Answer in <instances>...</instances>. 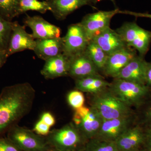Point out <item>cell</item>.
<instances>
[{"label": "cell", "mask_w": 151, "mask_h": 151, "mask_svg": "<svg viewBox=\"0 0 151 151\" xmlns=\"http://www.w3.org/2000/svg\"><path fill=\"white\" fill-rule=\"evenodd\" d=\"M28 82L6 86L0 93V137L29 113L35 97Z\"/></svg>", "instance_id": "cell-1"}, {"label": "cell", "mask_w": 151, "mask_h": 151, "mask_svg": "<svg viewBox=\"0 0 151 151\" xmlns=\"http://www.w3.org/2000/svg\"><path fill=\"white\" fill-rule=\"evenodd\" d=\"M45 137L52 149L59 151H80L88 141L72 122Z\"/></svg>", "instance_id": "cell-2"}, {"label": "cell", "mask_w": 151, "mask_h": 151, "mask_svg": "<svg viewBox=\"0 0 151 151\" xmlns=\"http://www.w3.org/2000/svg\"><path fill=\"white\" fill-rule=\"evenodd\" d=\"M108 89L130 108H140L145 105L151 94L145 84L119 78H114Z\"/></svg>", "instance_id": "cell-3"}, {"label": "cell", "mask_w": 151, "mask_h": 151, "mask_svg": "<svg viewBox=\"0 0 151 151\" xmlns=\"http://www.w3.org/2000/svg\"><path fill=\"white\" fill-rule=\"evenodd\" d=\"M92 95L91 106L97 111L103 120L133 115L131 108L119 100L108 88Z\"/></svg>", "instance_id": "cell-4"}, {"label": "cell", "mask_w": 151, "mask_h": 151, "mask_svg": "<svg viewBox=\"0 0 151 151\" xmlns=\"http://www.w3.org/2000/svg\"><path fill=\"white\" fill-rule=\"evenodd\" d=\"M116 31L127 46L134 49L139 55L145 57L151 43V32L140 27L135 22L125 23Z\"/></svg>", "instance_id": "cell-5"}, {"label": "cell", "mask_w": 151, "mask_h": 151, "mask_svg": "<svg viewBox=\"0 0 151 151\" xmlns=\"http://www.w3.org/2000/svg\"><path fill=\"white\" fill-rule=\"evenodd\" d=\"M7 137L22 151H49L51 148L45 137L16 125L9 130Z\"/></svg>", "instance_id": "cell-6"}, {"label": "cell", "mask_w": 151, "mask_h": 151, "mask_svg": "<svg viewBox=\"0 0 151 151\" xmlns=\"http://www.w3.org/2000/svg\"><path fill=\"white\" fill-rule=\"evenodd\" d=\"M120 12L118 8L111 11H100L87 14L83 17L80 23L89 41L101 32L110 27L112 18L120 14Z\"/></svg>", "instance_id": "cell-7"}, {"label": "cell", "mask_w": 151, "mask_h": 151, "mask_svg": "<svg viewBox=\"0 0 151 151\" xmlns=\"http://www.w3.org/2000/svg\"><path fill=\"white\" fill-rule=\"evenodd\" d=\"M63 38V53L68 58L84 52L89 42L80 23L69 25Z\"/></svg>", "instance_id": "cell-8"}, {"label": "cell", "mask_w": 151, "mask_h": 151, "mask_svg": "<svg viewBox=\"0 0 151 151\" xmlns=\"http://www.w3.org/2000/svg\"><path fill=\"white\" fill-rule=\"evenodd\" d=\"M35 44L36 40L32 34L27 32L24 26L18 22H12V32L7 49L9 57L25 50L33 51Z\"/></svg>", "instance_id": "cell-9"}, {"label": "cell", "mask_w": 151, "mask_h": 151, "mask_svg": "<svg viewBox=\"0 0 151 151\" xmlns=\"http://www.w3.org/2000/svg\"><path fill=\"white\" fill-rule=\"evenodd\" d=\"M133 115L116 119L103 120L95 138L108 142H116L132 126Z\"/></svg>", "instance_id": "cell-10"}, {"label": "cell", "mask_w": 151, "mask_h": 151, "mask_svg": "<svg viewBox=\"0 0 151 151\" xmlns=\"http://www.w3.org/2000/svg\"><path fill=\"white\" fill-rule=\"evenodd\" d=\"M24 23L32 31V35L36 39H45L60 37L61 29L52 24L40 16H26Z\"/></svg>", "instance_id": "cell-11"}, {"label": "cell", "mask_w": 151, "mask_h": 151, "mask_svg": "<svg viewBox=\"0 0 151 151\" xmlns=\"http://www.w3.org/2000/svg\"><path fill=\"white\" fill-rule=\"evenodd\" d=\"M138 55L134 49L127 47L108 55L103 72L105 76L115 78L118 73Z\"/></svg>", "instance_id": "cell-12"}, {"label": "cell", "mask_w": 151, "mask_h": 151, "mask_svg": "<svg viewBox=\"0 0 151 151\" xmlns=\"http://www.w3.org/2000/svg\"><path fill=\"white\" fill-rule=\"evenodd\" d=\"M119 151L145 147V131L139 124L131 127L115 142Z\"/></svg>", "instance_id": "cell-13"}, {"label": "cell", "mask_w": 151, "mask_h": 151, "mask_svg": "<svg viewBox=\"0 0 151 151\" xmlns=\"http://www.w3.org/2000/svg\"><path fill=\"white\" fill-rule=\"evenodd\" d=\"M147 61L138 55L133 58L114 78H119L139 84H145Z\"/></svg>", "instance_id": "cell-14"}, {"label": "cell", "mask_w": 151, "mask_h": 151, "mask_svg": "<svg viewBox=\"0 0 151 151\" xmlns=\"http://www.w3.org/2000/svg\"><path fill=\"white\" fill-rule=\"evenodd\" d=\"M68 76L76 79L100 74L99 70L85 52L69 58Z\"/></svg>", "instance_id": "cell-15"}, {"label": "cell", "mask_w": 151, "mask_h": 151, "mask_svg": "<svg viewBox=\"0 0 151 151\" xmlns=\"http://www.w3.org/2000/svg\"><path fill=\"white\" fill-rule=\"evenodd\" d=\"M69 58L62 53L45 60L40 73L46 79L68 76Z\"/></svg>", "instance_id": "cell-16"}, {"label": "cell", "mask_w": 151, "mask_h": 151, "mask_svg": "<svg viewBox=\"0 0 151 151\" xmlns=\"http://www.w3.org/2000/svg\"><path fill=\"white\" fill-rule=\"evenodd\" d=\"M56 19L63 20L74 11L85 6L93 7L90 0H45ZM94 8V7H93Z\"/></svg>", "instance_id": "cell-17"}, {"label": "cell", "mask_w": 151, "mask_h": 151, "mask_svg": "<svg viewBox=\"0 0 151 151\" xmlns=\"http://www.w3.org/2000/svg\"><path fill=\"white\" fill-rule=\"evenodd\" d=\"M92 40L97 43L108 55L128 47L121 36L110 27L101 32Z\"/></svg>", "instance_id": "cell-18"}, {"label": "cell", "mask_w": 151, "mask_h": 151, "mask_svg": "<svg viewBox=\"0 0 151 151\" xmlns=\"http://www.w3.org/2000/svg\"><path fill=\"white\" fill-rule=\"evenodd\" d=\"M63 37L36 40L34 49L36 55L42 60H47L62 54L63 52Z\"/></svg>", "instance_id": "cell-19"}, {"label": "cell", "mask_w": 151, "mask_h": 151, "mask_svg": "<svg viewBox=\"0 0 151 151\" xmlns=\"http://www.w3.org/2000/svg\"><path fill=\"white\" fill-rule=\"evenodd\" d=\"M75 88L81 92L98 94L108 89L110 83L105 80L100 74L89 76L76 79Z\"/></svg>", "instance_id": "cell-20"}, {"label": "cell", "mask_w": 151, "mask_h": 151, "mask_svg": "<svg viewBox=\"0 0 151 151\" xmlns=\"http://www.w3.org/2000/svg\"><path fill=\"white\" fill-rule=\"evenodd\" d=\"M103 119L92 106L80 125L77 127L86 139L95 138L101 127Z\"/></svg>", "instance_id": "cell-21"}, {"label": "cell", "mask_w": 151, "mask_h": 151, "mask_svg": "<svg viewBox=\"0 0 151 151\" xmlns=\"http://www.w3.org/2000/svg\"><path fill=\"white\" fill-rule=\"evenodd\" d=\"M84 52L94 63L99 72H103L108 59L107 53L92 40L88 42Z\"/></svg>", "instance_id": "cell-22"}, {"label": "cell", "mask_w": 151, "mask_h": 151, "mask_svg": "<svg viewBox=\"0 0 151 151\" xmlns=\"http://www.w3.org/2000/svg\"><path fill=\"white\" fill-rule=\"evenodd\" d=\"M0 15L9 21L20 15L19 0H0Z\"/></svg>", "instance_id": "cell-23"}, {"label": "cell", "mask_w": 151, "mask_h": 151, "mask_svg": "<svg viewBox=\"0 0 151 151\" xmlns=\"http://www.w3.org/2000/svg\"><path fill=\"white\" fill-rule=\"evenodd\" d=\"M80 151H119L115 142L94 138L87 141Z\"/></svg>", "instance_id": "cell-24"}, {"label": "cell", "mask_w": 151, "mask_h": 151, "mask_svg": "<svg viewBox=\"0 0 151 151\" xmlns=\"http://www.w3.org/2000/svg\"><path fill=\"white\" fill-rule=\"evenodd\" d=\"M29 11H35L43 14L47 11H50V8L45 0H19L20 15Z\"/></svg>", "instance_id": "cell-25"}, {"label": "cell", "mask_w": 151, "mask_h": 151, "mask_svg": "<svg viewBox=\"0 0 151 151\" xmlns=\"http://www.w3.org/2000/svg\"><path fill=\"white\" fill-rule=\"evenodd\" d=\"M12 22L7 20L0 15V49L6 52Z\"/></svg>", "instance_id": "cell-26"}, {"label": "cell", "mask_w": 151, "mask_h": 151, "mask_svg": "<svg viewBox=\"0 0 151 151\" xmlns=\"http://www.w3.org/2000/svg\"><path fill=\"white\" fill-rule=\"evenodd\" d=\"M67 100L70 107L75 110L84 106L85 98L83 92L76 89L68 92Z\"/></svg>", "instance_id": "cell-27"}, {"label": "cell", "mask_w": 151, "mask_h": 151, "mask_svg": "<svg viewBox=\"0 0 151 151\" xmlns=\"http://www.w3.org/2000/svg\"><path fill=\"white\" fill-rule=\"evenodd\" d=\"M0 151H22L7 137H0Z\"/></svg>", "instance_id": "cell-28"}, {"label": "cell", "mask_w": 151, "mask_h": 151, "mask_svg": "<svg viewBox=\"0 0 151 151\" xmlns=\"http://www.w3.org/2000/svg\"><path fill=\"white\" fill-rule=\"evenodd\" d=\"M50 127L40 119L35 125L33 131L37 134L46 137L50 132Z\"/></svg>", "instance_id": "cell-29"}, {"label": "cell", "mask_w": 151, "mask_h": 151, "mask_svg": "<svg viewBox=\"0 0 151 151\" xmlns=\"http://www.w3.org/2000/svg\"><path fill=\"white\" fill-rule=\"evenodd\" d=\"M40 119L50 127L54 126L55 124V118L50 112H46L42 113Z\"/></svg>", "instance_id": "cell-30"}, {"label": "cell", "mask_w": 151, "mask_h": 151, "mask_svg": "<svg viewBox=\"0 0 151 151\" xmlns=\"http://www.w3.org/2000/svg\"><path fill=\"white\" fill-rule=\"evenodd\" d=\"M143 124L146 128L151 127V101L149 103L148 106L144 111L143 119Z\"/></svg>", "instance_id": "cell-31"}, {"label": "cell", "mask_w": 151, "mask_h": 151, "mask_svg": "<svg viewBox=\"0 0 151 151\" xmlns=\"http://www.w3.org/2000/svg\"><path fill=\"white\" fill-rule=\"evenodd\" d=\"M120 14L130 15L134 16L137 17H144L151 19V14L147 13H138L129 11L120 10Z\"/></svg>", "instance_id": "cell-32"}, {"label": "cell", "mask_w": 151, "mask_h": 151, "mask_svg": "<svg viewBox=\"0 0 151 151\" xmlns=\"http://www.w3.org/2000/svg\"><path fill=\"white\" fill-rule=\"evenodd\" d=\"M146 85L151 92V61L147 62L145 75Z\"/></svg>", "instance_id": "cell-33"}, {"label": "cell", "mask_w": 151, "mask_h": 151, "mask_svg": "<svg viewBox=\"0 0 151 151\" xmlns=\"http://www.w3.org/2000/svg\"><path fill=\"white\" fill-rule=\"evenodd\" d=\"M145 148L151 147V127L145 129Z\"/></svg>", "instance_id": "cell-34"}, {"label": "cell", "mask_w": 151, "mask_h": 151, "mask_svg": "<svg viewBox=\"0 0 151 151\" xmlns=\"http://www.w3.org/2000/svg\"><path fill=\"white\" fill-rule=\"evenodd\" d=\"M8 57L6 51L0 49V68L5 64Z\"/></svg>", "instance_id": "cell-35"}, {"label": "cell", "mask_w": 151, "mask_h": 151, "mask_svg": "<svg viewBox=\"0 0 151 151\" xmlns=\"http://www.w3.org/2000/svg\"><path fill=\"white\" fill-rule=\"evenodd\" d=\"M101 1H102V0H90V2H91V4H92L93 7L94 8V7L93 6L96 4L97 3ZM110 1H111L114 4L116 5V2H115V0H110Z\"/></svg>", "instance_id": "cell-36"}, {"label": "cell", "mask_w": 151, "mask_h": 151, "mask_svg": "<svg viewBox=\"0 0 151 151\" xmlns=\"http://www.w3.org/2000/svg\"><path fill=\"white\" fill-rule=\"evenodd\" d=\"M145 148H141L134 149V150H130L125 151H145Z\"/></svg>", "instance_id": "cell-37"}, {"label": "cell", "mask_w": 151, "mask_h": 151, "mask_svg": "<svg viewBox=\"0 0 151 151\" xmlns=\"http://www.w3.org/2000/svg\"><path fill=\"white\" fill-rule=\"evenodd\" d=\"M145 151H151V147H150L146 148Z\"/></svg>", "instance_id": "cell-38"}, {"label": "cell", "mask_w": 151, "mask_h": 151, "mask_svg": "<svg viewBox=\"0 0 151 151\" xmlns=\"http://www.w3.org/2000/svg\"><path fill=\"white\" fill-rule=\"evenodd\" d=\"M49 151H59L56 150H54V149H52L51 148Z\"/></svg>", "instance_id": "cell-39"}]
</instances>
